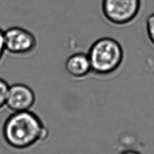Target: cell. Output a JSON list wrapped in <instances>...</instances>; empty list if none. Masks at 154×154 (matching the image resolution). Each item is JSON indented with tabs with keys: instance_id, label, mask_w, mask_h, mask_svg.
Returning a JSON list of instances; mask_svg holds the SVG:
<instances>
[{
	"instance_id": "6da1fadb",
	"label": "cell",
	"mask_w": 154,
	"mask_h": 154,
	"mask_svg": "<svg viewBox=\"0 0 154 154\" xmlns=\"http://www.w3.org/2000/svg\"><path fill=\"white\" fill-rule=\"evenodd\" d=\"M49 135V130L42 119L31 110L11 112L2 128L4 141L16 151L31 149L45 141Z\"/></svg>"
},
{
	"instance_id": "7a4b0ae2",
	"label": "cell",
	"mask_w": 154,
	"mask_h": 154,
	"mask_svg": "<svg viewBox=\"0 0 154 154\" xmlns=\"http://www.w3.org/2000/svg\"><path fill=\"white\" fill-rule=\"evenodd\" d=\"M90 62L91 75L108 78L116 75L125 61V51L120 43L110 37L95 40L87 52Z\"/></svg>"
},
{
	"instance_id": "3957f363",
	"label": "cell",
	"mask_w": 154,
	"mask_h": 154,
	"mask_svg": "<svg viewBox=\"0 0 154 154\" xmlns=\"http://www.w3.org/2000/svg\"><path fill=\"white\" fill-rule=\"evenodd\" d=\"M142 8V0H102L100 10L104 20L118 28L135 21Z\"/></svg>"
},
{
	"instance_id": "277c9868",
	"label": "cell",
	"mask_w": 154,
	"mask_h": 154,
	"mask_svg": "<svg viewBox=\"0 0 154 154\" xmlns=\"http://www.w3.org/2000/svg\"><path fill=\"white\" fill-rule=\"evenodd\" d=\"M5 51L16 57H26L38 46L35 35L29 29L19 26L9 27L4 31Z\"/></svg>"
},
{
	"instance_id": "5b68a950",
	"label": "cell",
	"mask_w": 154,
	"mask_h": 154,
	"mask_svg": "<svg viewBox=\"0 0 154 154\" xmlns=\"http://www.w3.org/2000/svg\"><path fill=\"white\" fill-rule=\"evenodd\" d=\"M35 102V94L28 85L16 83L9 86L5 107L11 112L31 111Z\"/></svg>"
},
{
	"instance_id": "8992f818",
	"label": "cell",
	"mask_w": 154,
	"mask_h": 154,
	"mask_svg": "<svg viewBox=\"0 0 154 154\" xmlns=\"http://www.w3.org/2000/svg\"><path fill=\"white\" fill-rule=\"evenodd\" d=\"M65 70L72 79L81 81L91 73L90 62L87 52H76L68 57L65 61Z\"/></svg>"
},
{
	"instance_id": "52a82bcc",
	"label": "cell",
	"mask_w": 154,
	"mask_h": 154,
	"mask_svg": "<svg viewBox=\"0 0 154 154\" xmlns=\"http://www.w3.org/2000/svg\"><path fill=\"white\" fill-rule=\"evenodd\" d=\"M146 30L149 41L154 46V13L150 14L146 19Z\"/></svg>"
},
{
	"instance_id": "ba28073f",
	"label": "cell",
	"mask_w": 154,
	"mask_h": 154,
	"mask_svg": "<svg viewBox=\"0 0 154 154\" xmlns=\"http://www.w3.org/2000/svg\"><path fill=\"white\" fill-rule=\"evenodd\" d=\"M9 85L5 80L0 78V111L6 106Z\"/></svg>"
},
{
	"instance_id": "9c48e42d",
	"label": "cell",
	"mask_w": 154,
	"mask_h": 154,
	"mask_svg": "<svg viewBox=\"0 0 154 154\" xmlns=\"http://www.w3.org/2000/svg\"><path fill=\"white\" fill-rule=\"evenodd\" d=\"M4 30L0 28V63H1L4 56L6 52L5 45H4Z\"/></svg>"
},
{
	"instance_id": "30bf717a",
	"label": "cell",
	"mask_w": 154,
	"mask_h": 154,
	"mask_svg": "<svg viewBox=\"0 0 154 154\" xmlns=\"http://www.w3.org/2000/svg\"><path fill=\"white\" fill-rule=\"evenodd\" d=\"M119 154H142V153L137 150L130 149V150H124V151L122 152L121 153H120Z\"/></svg>"
}]
</instances>
